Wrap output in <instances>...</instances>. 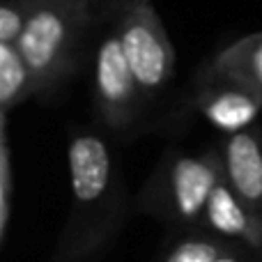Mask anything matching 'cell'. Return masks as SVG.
Returning a JSON list of instances; mask_svg holds the SVG:
<instances>
[{"label":"cell","mask_w":262,"mask_h":262,"mask_svg":"<svg viewBox=\"0 0 262 262\" xmlns=\"http://www.w3.org/2000/svg\"><path fill=\"white\" fill-rule=\"evenodd\" d=\"M67 159L72 216L58 255L64 262H76L104 242L118 205V182L111 149L99 136L76 134L69 143Z\"/></svg>","instance_id":"cell-1"},{"label":"cell","mask_w":262,"mask_h":262,"mask_svg":"<svg viewBox=\"0 0 262 262\" xmlns=\"http://www.w3.org/2000/svg\"><path fill=\"white\" fill-rule=\"evenodd\" d=\"M221 180L223 163L219 152L177 154L152 177L145 205L172 223L193 226L203 221L209 193Z\"/></svg>","instance_id":"cell-3"},{"label":"cell","mask_w":262,"mask_h":262,"mask_svg":"<svg viewBox=\"0 0 262 262\" xmlns=\"http://www.w3.org/2000/svg\"><path fill=\"white\" fill-rule=\"evenodd\" d=\"M209 74L262 97V30L219 51L209 64Z\"/></svg>","instance_id":"cell-9"},{"label":"cell","mask_w":262,"mask_h":262,"mask_svg":"<svg viewBox=\"0 0 262 262\" xmlns=\"http://www.w3.org/2000/svg\"><path fill=\"white\" fill-rule=\"evenodd\" d=\"M76 3L85 9V14L92 18V23H97L104 16H108V14L118 12V5L122 0H76Z\"/></svg>","instance_id":"cell-13"},{"label":"cell","mask_w":262,"mask_h":262,"mask_svg":"<svg viewBox=\"0 0 262 262\" xmlns=\"http://www.w3.org/2000/svg\"><path fill=\"white\" fill-rule=\"evenodd\" d=\"M32 78L14 44H0V113L28 95H32Z\"/></svg>","instance_id":"cell-10"},{"label":"cell","mask_w":262,"mask_h":262,"mask_svg":"<svg viewBox=\"0 0 262 262\" xmlns=\"http://www.w3.org/2000/svg\"><path fill=\"white\" fill-rule=\"evenodd\" d=\"M92 18L76 0H26V18L14 41L32 78V90H49L67 74L81 35Z\"/></svg>","instance_id":"cell-2"},{"label":"cell","mask_w":262,"mask_h":262,"mask_svg":"<svg viewBox=\"0 0 262 262\" xmlns=\"http://www.w3.org/2000/svg\"><path fill=\"white\" fill-rule=\"evenodd\" d=\"M113 16L140 95H157L172 78L175 51L152 0H122Z\"/></svg>","instance_id":"cell-4"},{"label":"cell","mask_w":262,"mask_h":262,"mask_svg":"<svg viewBox=\"0 0 262 262\" xmlns=\"http://www.w3.org/2000/svg\"><path fill=\"white\" fill-rule=\"evenodd\" d=\"M212 262H255V260H251L249 255H246L244 251L239 249V246H235V249H230L228 253H223V255H219V258H214Z\"/></svg>","instance_id":"cell-14"},{"label":"cell","mask_w":262,"mask_h":262,"mask_svg":"<svg viewBox=\"0 0 262 262\" xmlns=\"http://www.w3.org/2000/svg\"><path fill=\"white\" fill-rule=\"evenodd\" d=\"M95 92L104 122L113 129H127L140 108L138 83L124 55L115 28L101 37L95 55Z\"/></svg>","instance_id":"cell-5"},{"label":"cell","mask_w":262,"mask_h":262,"mask_svg":"<svg viewBox=\"0 0 262 262\" xmlns=\"http://www.w3.org/2000/svg\"><path fill=\"white\" fill-rule=\"evenodd\" d=\"M209 78L212 83L198 97V108L207 122L223 134H237L253 127L262 113V97L212 74Z\"/></svg>","instance_id":"cell-8"},{"label":"cell","mask_w":262,"mask_h":262,"mask_svg":"<svg viewBox=\"0 0 262 262\" xmlns=\"http://www.w3.org/2000/svg\"><path fill=\"white\" fill-rule=\"evenodd\" d=\"M230 249H235V242L223 237H189L177 242L161 262H212Z\"/></svg>","instance_id":"cell-11"},{"label":"cell","mask_w":262,"mask_h":262,"mask_svg":"<svg viewBox=\"0 0 262 262\" xmlns=\"http://www.w3.org/2000/svg\"><path fill=\"white\" fill-rule=\"evenodd\" d=\"M219 154L226 182L262 216V134L253 127L228 134Z\"/></svg>","instance_id":"cell-6"},{"label":"cell","mask_w":262,"mask_h":262,"mask_svg":"<svg viewBox=\"0 0 262 262\" xmlns=\"http://www.w3.org/2000/svg\"><path fill=\"white\" fill-rule=\"evenodd\" d=\"M26 18V0H0V44H14Z\"/></svg>","instance_id":"cell-12"},{"label":"cell","mask_w":262,"mask_h":262,"mask_svg":"<svg viewBox=\"0 0 262 262\" xmlns=\"http://www.w3.org/2000/svg\"><path fill=\"white\" fill-rule=\"evenodd\" d=\"M203 221L216 237L262 253V216L232 191L226 177L209 193Z\"/></svg>","instance_id":"cell-7"}]
</instances>
